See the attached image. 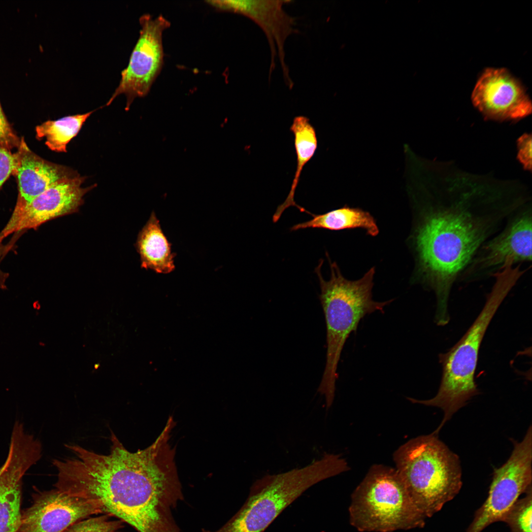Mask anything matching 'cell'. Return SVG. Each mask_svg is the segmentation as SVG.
<instances>
[{
	"label": "cell",
	"mask_w": 532,
	"mask_h": 532,
	"mask_svg": "<svg viewBox=\"0 0 532 532\" xmlns=\"http://www.w3.org/2000/svg\"><path fill=\"white\" fill-rule=\"evenodd\" d=\"M172 428L166 425L143 450L128 451L112 433L106 455L76 444L67 445L70 457L54 459L55 488L97 503L137 532H179L172 515L184 499L169 445Z\"/></svg>",
	"instance_id": "obj_1"
},
{
	"label": "cell",
	"mask_w": 532,
	"mask_h": 532,
	"mask_svg": "<svg viewBox=\"0 0 532 532\" xmlns=\"http://www.w3.org/2000/svg\"><path fill=\"white\" fill-rule=\"evenodd\" d=\"M512 207H476L457 202L429 207L415 232L418 271L441 303L480 247L503 227Z\"/></svg>",
	"instance_id": "obj_2"
},
{
	"label": "cell",
	"mask_w": 532,
	"mask_h": 532,
	"mask_svg": "<svg viewBox=\"0 0 532 532\" xmlns=\"http://www.w3.org/2000/svg\"><path fill=\"white\" fill-rule=\"evenodd\" d=\"M331 269L328 281L322 276L320 260L315 269L320 283V300L327 329V354L324 371L318 391L324 396L327 408L333 401L337 367L342 350L348 336L356 331L360 321L366 315L384 311L391 299L383 302L372 299V289L375 268H370L360 279L349 280L341 274L335 262H332L327 253Z\"/></svg>",
	"instance_id": "obj_3"
},
{
	"label": "cell",
	"mask_w": 532,
	"mask_h": 532,
	"mask_svg": "<svg viewBox=\"0 0 532 532\" xmlns=\"http://www.w3.org/2000/svg\"><path fill=\"white\" fill-rule=\"evenodd\" d=\"M493 278L495 282L477 318L457 343L439 356L442 372L436 395L427 400L408 399L413 403L435 406L443 410V419L435 430L437 432L457 411L479 393L474 375L482 341L496 311L519 280L518 273L510 268L496 273Z\"/></svg>",
	"instance_id": "obj_4"
},
{
	"label": "cell",
	"mask_w": 532,
	"mask_h": 532,
	"mask_svg": "<svg viewBox=\"0 0 532 532\" xmlns=\"http://www.w3.org/2000/svg\"><path fill=\"white\" fill-rule=\"evenodd\" d=\"M349 469L339 455L325 453L319 459L300 468L266 474L251 486L239 510L216 531L202 532H264L288 506L310 487Z\"/></svg>",
	"instance_id": "obj_5"
},
{
	"label": "cell",
	"mask_w": 532,
	"mask_h": 532,
	"mask_svg": "<svg viewBox=\"0 0 532 532\" xmlns=\"http://www.w3.org/2000/svg\"><path fill=\"white\" fill-rule=\"evenodd\" d=\"M437 434L412 439L394 454L396 469L426 518L453 499L462 486L459 457Z\"/></svg>",
	"instance_id": "obj_6"
},
{
	"label": "cell",
	"mask_w": 532,
	"mask_h": 532,
	"mask_svg": "<svg viewBox=\"0 0 532 532\" xmlns=\"http://www.w3.org/2000/svg\"><path fill=\"white\" fill-rule=\"evenodd\" d=\"M351 525L360 532H392L422 528L418 509L396 469L374 465L353 492Z\"/></svg>",
	"instance_id": "obj_7"
},
{
	"label": "cell",
	"mask_w": 532,
	"mask_h": 532,
	"mask_svg": "<svg viewBox=\"0 0 532 532\" xmlns=\"http://www.w3.org/2000/svg\"><path fill=\"white\" fill-rule=\"evenodd\" d=\"M532 430L530 426L507 461L495 468L488 497L476 512L466 532H481L491 524L501 521L507 512L532 487Z\"/></svg>",
	"instance_id": "obj_8"
},
{
	"label": "cell",
	"mask_w": 532,
	"mask_h": 532,
	"mask_svg": "<svg viewBox=\"0 0 532 532\" xmlns=\"http://www.w3.org/2000/svg\"><path fill=\"white\" fill-rule=\"evenodd\" d=\"M532 245L531 209L517 210L499 232L482 245L457 281L466 283L483 280L492 277L509 263L531 262Z\"/></svg>",
	"instance_id": "obj_9"
},
{
	"label": "cell",
	"mask_w": 532,
	"mask_h": 532,
	"mask_svg": "<svg viewBox=\"0 0 532 532\" xmlns=\"http://www.w3.org/2000/svg\"><path fill=\"white\" fill-rule=\"evenodd\" d=\"M139 21L141 26L139 37L107 106L117 96L124 94L127 99L125 110L128 111L136 98L147 95L162 69L163 33L170 26V22L162 15L154 18L149 14L142 15Z\"/></svg>",
	"instance_id": "obj_10"
},
{
	"label": "cell",
	"mask_w": 532,
	"mask_h": 532,
	"mask_svg": "<svg viewBox=\"0 0 532 532\" xmlns=\"http://www.w3.org/2000/svg\"><path fill=\"white\" fill-rule=\"evenodd\" d=\"M32 499V504L22 510L17 532H63L77 522L103 513L97 503L55 488L36 490Z\"/></svg>",
	"instance_id": "obj_11"
},
{
	"label": "cell",
	"mask_w": 532,
	"mask_h": 532,
	"mask_svg": "<svg viewBox=\"0 0 532 532\" xmlns=\"http://www.w3.org/2000/svg\"><path fill=\"white\" fill-rule=\"evenodd\" d=\"M474 105L485 118L517 120L532 112V103L520 83L505 68H486L471 95Z\"/></svg>",
	"instance_id": "obj_12"
},
{
	"label": "cell",
	"mask_w": 532,
	"mask_h": 532,
	"mask_svg": "<svg viewBox=\"0 0 532 532\" xmlns=\"http://www.w3.org/2000/svg\"><path fill=\"white\" fill-rule=\"evenodd\" d=\"M207 4L219 11L231 12L249 18L264 32L271 52L269 71L274 67L278 55L285 82L293 84L285 61V43L295 33L293 18L285 11L284 0H208Z\"/></svg>",
	"instance_id": "obj_13"
},
{
	"label": "cell",
	"mask_w": 532,
	"mask_h": 532,
	"mask_svg": "<svg viewBox=\"0 0 532 532\" xmlns=\"http://www.w3.org/2000/svg\"><path fill=\"white\" fill-rule=\"evenodd\" d=\"M85 179L77 174L59 180L28 203L2 233L7 236L14 232L36 229L51 220L77 212L84 195L96 186L83 188Z\"/></svg>",
	"instance_id": "obj_14"
},
{
	"label": "cell",
	"mask_w": 532,
	"mask_h": 532,
	"mask_svg": "<svg viewBox=\"0 0 532 532\" xmlns=\"http://www.w3.org/2000/svg\"><path fill=\"white\" fill-rule=\"evenodd\" d=\"M14 154L13 171L17 177L19 196L14 211L6 226L11 225L24 207L33 199L59 180L78 173L66 166L47 161L32 152L22 139Z\"/></svg>",
	"instance_id": "obj_15"
},
{
	"label": "cell",
	"mask_w": 532,
	"mask_h": 532,
	"mask_svg": "<svg viewBox=\"0 0 532 532\" xmlns=\"http://www.w3.org/2000/svg\"><path fill=\"white\" fill-rule=\"evenodd\" d=\"M32 466L24 455L10 452L0 467V532H18L22 514L23 477Z\"/></svg>",
	"instance_id": "obj_16"
},
{
	"label": "cell",
	"mask_w": 532,
	"mask_h": 532,
	"mask_svg": "<svg viewBox=\"0 0 532 532\" xmlns=\"http://www.w3.org/2000/svg\"><path fill=\"white\" fill-rule=\"evenodd\" d=\"M135 247L140 255L141 266L157 273L167 274L175 269L171 244L164 234L154 212L139 232Z\"/></svg>",
	"instance_id": "obj_17"
},
{
	"label": "cell",
	"mask_w": 532,
	"mask_h": 532,
	"mask_svg": "<svg viewBox=\"0 0 532 532\" xmlns=\"http://www.w3.org/2000/svg\"><path fill=\"white\" fill-rule=\"evenodd\" d=\"M294 135V145L297 156V166L291 187L285 201L279 205L273 215L272 221L277 222L283 212L290 206H295L300 211L304 208L297 204L295 200V193L299 180L301 171L305 165L312 158L317 147V138L314 128L307 117H296L290 127Z\"/></svg>",
	"instance_id": "obj_18"
},
{
	"label": "cell",
	"mask_w": 532,
	"mask_h": 532,
	"mask_svg": "<svg viewBox=\"0 0 532 532\" xmlns=\"http://www.w3.org/2000/svg\"><path fill=\"white\" fill-rule=\"evenodd\" d=\"M312 219L294 225L291 231L307 228L324 229L332 231L361 228L370 236L379 233V229L373 216L358 208L345 206L322 214H311Z\"/></svg>",
	"instance_id": "obj_19"
},
{
	"label": "cell",
	"mask_w": 532,
	"mask_h": 532,
	"mask_svg": "<svg viewBox=\"0 0 532 532\" xmlns=\"http://www.w3.org/2000/svg\"><path fill=\"white\" fill-rule=\"evenodd\" d=\"M95 111L45 122L36 128L37 137L40 139L45 138V144L50 150L66 152L68 143L78 134L88 118Z\"/></svg>",
	"instance_id": "obj_20"
},
{
	"label": "cell",
	"mask_w": 532,
	"mask_h": 532,
	"mask_svg": "<svg viewBox=\"0 0 532 532\" xmlns=\"http://www.w3.org/2000/svg\"><path fill=\"white\" fill-rule=\"evenodd\" d=\"M518 499L501 520L507 524L511 532H532V488Z\"/></svg>",
	"instance_id": "obj_21"
},
{
	"label": "cell",
	"mask_w": 532,
	"mask_h": 532,
	"mask_svg": "<svg viewBox=\"0 0 532 532\" xmlns=\"http://www.w3.org/2000/svg\"><path fill=\"white\" fill-rule=\"evenodd\" d=\"M110 516L103 514L90 517L75 523L63 532H126L123 521L111 520Z\"/></svg>",
	"instance_id": "obj_22"
},
{
	"label": "cell",
	"mask_w": 532,
	"mask_h": 532,
	"mask_svg": "<svg viewBox=\"0 0 532 532\" xmlns=\"http://www.w3.org/2000/svg\"><path fill=\"white\" fill-rule=\"evenodd\" d=\"M20 142L8 124L0 103V147L9 150L18 147Z\"/></svg>",
	"instance_id": "obj_23"
},
{
	"label": "cell",
	"mask_w": 532,
	"mask_h": 532,
	"mask_svg": "<svg viewBox=\"0 0 532 532\" xmlns=\"http://www.w3.org/2000/svg\"><path fill=\"white\" fill-rule=\"evenodd\" d=\"M517 157L525 169H532V136L524 134L518 140Z\"/></svg>",
	"instance_id": "obj_24"
},
{
	"label": "cell",
	"mask_w": 532,
	"mask_h": 532,
	"mask_svg": "<svg viewBox=\"0 0 532 532\" xmlns=\"http://www.w3.org/2000/svg\"><path fill=\"white\" fill-rule=\"evenodd\" d=\"M14 166V155L9 150L0 147V188L13 173Z\"/></svg>",
	"instance_id": "obj_25"
},
{
	"label": "cell",
	"mask_w": 532,
	"mask_h": 532,
	"mask_svg": "<svg viewBox=\"0 0 532 532\" xmlns=\"http://www.w3.org/2000/svg\"><path fill=\"white\" fill-rule=\"evenodd\" d=\"M3 239L0 236V263L1 259L11 249L13 244L11 243L8 245H3L2 243ZM8 276V274L2 271L0 268V288L3 289L6 288L5 281Z\"/></svg>",
	"instance_id": "obj_26"
}]
</instances>
